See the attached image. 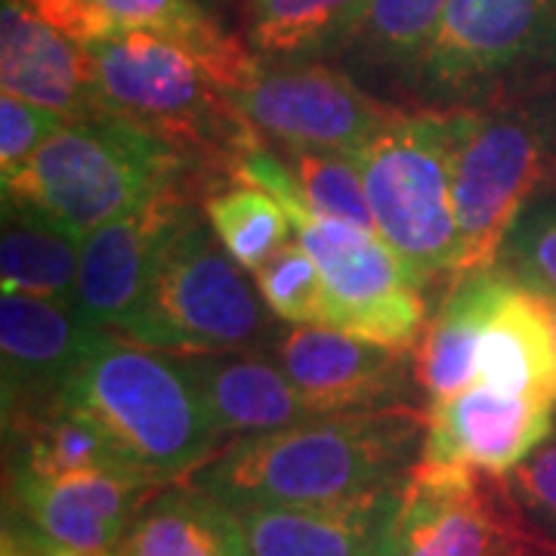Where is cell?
<instances>
[{"label": "cell", "mask_w": 556, "mask_h": 556, "mask_svg": "<svg viewBox=\"0 0 556 556\" xmlns=\"http://www.w3.org/2000/svg\"><path fill=\"white\" fill-rule=\"evenodd\" d=\"M424 437L427 408L415 405L313 417L229 439L186 482L232 510L338 504L402 485Z\"/></svg>", "instance_id": "6da1fadb"}, {"label": "cell", "mask_w": 556, "mask_h": 556, "mask_svg": "<svg viewBox=\"0 0 556 556\" xmlns=\"http://www.w3.org/2000/svg\"><path fill=\"white\" fill-rule=\"evenodd\" d=\"M192 182L207 195L226 179L211 177L174 142L124 115L65 121L16 177L3 179V201H20L84 244L100 226Z\"/></svg>", "instance_id": "7a4b0ae2"}, {"label": "cell", "mask_w": 556, "mask_h": 556, "mask_svg": "<svg viewBox=\"0 0 556 556\" xmlns=\"http://www.w3.org/2000/svg\"><path fill=\"white\" fill-rule=\"evenodd\" d=\"M124 460L155 485H177L223 448L214 420L174 353L100 331L62 390Z\"/></svg>", "instance_id": "3957f363"}, {"label": "cell", "mask_w": 556, "mask_h": 556, "mask_svg": "<svg viewBox=\"0 0 556 556\" xmlns=\"http://www.w3.org/2000/svg\"><path fill=\"white\" fill-rule=\"evenodd\" d=\"M232 177L269 192L285 207L294 226V241L303 244L325 278V328L396 350H415L430 321L427 291L375 229L309 207L281 155L263 139L251 142L236 159Z\"/></svg>", "instance_id": "277c9868"}, {"label": "cell", "mask_w": 556, "mask_h": 556, "mask_svg": "<svg viewBox=\"0 0 556 556\" xmlns=\"http://www.w3.org/2000/svg\"><path fill=\"white\" fill-rule=\"evenodd\" d=\"M201 211L189 201L161 239L137 309L118 338L161 353H217L260 346L269 309Z\"/></svg>", "instance_id": "5b68a950"}, {"label": "cell", "mask_w": 556, "mask_h": 556, "mask_svg": "<svg viewBox=\"0 0 556 556\" xmlns=\"http://www.w3.org/2000/svg\"><path fill=\"white\" fill-rule=\"evenodd\" d=\"M457 109H402L353 155L378 236L424 291L439 278L457 276Z\"/></svg>", "instance_id": "8992f818"}, {"label": "cell", "mask_w": 556, "mask_h": 556, "mask_svg": "<svg viewBox=\"0 0 556 556\" xmlns=\"http://www.w3.org/2000/svg\"><path fill=\"white\" fill-rule=\"evenodd\" d=\"M457 276L495 266L535 195L556 186V97L519 93L457 109ZM455 276V278H457Z\"/></svg>", "instance_id": "52a82bcc"}, {"label": "cell", "mask_w": 556, "mask_h": 556, "mask_svg": "<svg viewBox=\"0 0 556 556\" xmlns=\"http://www.w3.org/2000/svg\"><path fill=\"white\" fill-rule=\"evenodd\" d=\"M84 47L109 112L155 130L211 177H232L236 159L260 139L199 53L177 40L127 31Z\"/></svg>", "instance_id": "ba28073f"}, {"label": "cell", "mask_w": 556, "mask_h": 556, "mask_svg": "<svg viewBox=\"0 0 556 556\" xmlns=\"http://www.w3.org/2000/svg\"><path fill=\"white\" fill-rule=\"evenodd\" d=\"M556 65V0H448L417 65L415 109H477L529 93Z\"/></svg>", "instance_id": "9c48e42d"}, {"label": "cell", "mask_w": 556, "mask_h": 556, "mask_svg": "<svg viewBox=\"0 0 556 556\" xmlns=\"http://www.w3.org/2000/svg\"><path fill=\"white\" fill-rule=\"evenodd\" d=\"M229 100L251 130L278 152L325 149L356 155L405 109L365 90L346 68L328 62L260 60Z\"/></svg>", "instance_id": "30bf717a"}, {"label": "cell", "mask_w": 556, "mask_h": 556, "mask_svg": "<svg viewBox=\"0 0 556 556\" xmlns=\"http://www.w3.org/2000/svg\"><path fill=\"white\" fill-rule=\"evenodd\" d=\"M263 350L318 417L412 405L415 350H396L318 325L273 328Z\"/></svg>", "instance_id": "8fae6325"}, {"label": "cell", "mask_w": 556, "mask_h": 556, "mask_svg": "<svg viewBox=\"0 0 556 556\" xmlns=\"http://www.w3.org/2000/svg\"><path fill=\"white\" fill-rule=\"evenodd\" d=\"M519 519L507 479L417 457L402 482L396 529L405 556H497Z\"/></svg>", "instance_id": "7c38bea8"}, {"label": "cell", "mask_w": 556, "mask_h": 556, "mask_svg": "<svg viewBox=\"0 0 556 556\" xmlns=\"http://www.w3.org/2000/svg\"><path fill=\"white\" fill-rule=\"evenodd\" d=\"M159 489L124 470L62 479L7 473V507L28 519L62 556H115L142 504Z\"/></svg>", "instance_id": "4fadbf2b"}, {"label": "cell", "mask_w": 556, "mask_h": 556, "mask_svg": "<svg viewBox=\"0 0 556 556\" xmlns=\"http://www.w3.org/2000/svg\"><path fill=\"white\" fill-rule=\"evenodd\" d=\"M554 433L556 408L477 383L427 405L420 457L507 479Z\"/></svg>", "instance_id": "5bb4252c"}, {"label": "cell", "mask_w": 556, "mask_h": 556, "mask_svg": "<svg viewBox=\"0 0 556 556\" xmlns=\"http://www.w3.org/2000/svg\"><path fill=\"white\" fill-rule=\"evenodd\" d=\"M72 300L3 291L0 300V371L3 420L60 405L62 390L97 340Z\"/></svg>", "instance_id": "9a60e30c"}, {"label": "cell", "mask_w": 556, "mask_h": 556, "mask_svg": "<svg viewBox=\"0 0 556 556\" xmlns=\"http://www.w3.org/2000/svg\"><path fill=\"white\" fill-rule=\"evenodd\" d=\"M189 201H204V192L192 182H179L84 239L72 303L90 328L109 334L124 328L142 298L167 226Z\"/></svg>", "instance_id": "2e32d148"}, {"label": "cell", "mask_w": 556, "mask_h": 556, "mask_svg": "<svg viewBox=\"0 0 556 556\" xmlns=\"http://www.w3.org/2000/svg\"><path fill=\"white\" fill-rule=\"evenodd\" d=\"M43 20L78 43L149 31L189 47L214 72L219 87L232 93L254 75L257 56L219 28L199 0H31Z\"/></svg>", "instance_id": "e0dca14e"}, {"label": "cell", "mask_w": 556, "mask_h": 556, "mask_svg": "<svg viewBox=\"0 0 556 556\" xmlns=\"http://www.w3.org/2000/svg\"><path fill=\"white\" fill-rule=\"evenodd\" d=\"M0 80L3 93L43 105L65 121L109 115L87 47L53 28L31 0H3Z\"/></svg>", "instance_id": "ac0fdd59"}, {"label": "cell", "mask_w": 556, "mask_h": 556, "mask_svg": "<svg viewBox=\"0 0 556 556\" xmlns=\"http://www.w3.org/2000/svg\"><path fill=\"white\" fill-rule=\"evenodd\" d=\"M174 356L195 383L223 445L229 439L273 433L318 417L276 358L260 346Z\"/></svg>", "instance_id": "d6986e66"}, {"label": "cell", "mask_w": 556, "mask_h": 556, "mask_svg": "<svg viewBox=\"0 0 556 556\" xmlns=\"http://www.w3.org/2000/svg\"><path fill=\"white\" fill-rule=\"evenodd\" d=\"M477 383L556 408L554 316L547 298L514 273L504 281L479 340Z\"/></svg>", "instance_id": "ffe728a7"}, {"label": "cell", "mask_w": 556, "mask_h": 556, "mask_svg": "<svg viewBox=\"0 0 556 556\" xmlns=\"http://www.w3.org/2000/svg\"><path fill=\"white\" fill-rule=\"evenodd\" d=\"M402 485L313 507L236 510L251 556H362L399 510Z\"/></svg>", "instance_id": "44dd1931"}, {"label": "cell", "mask_w": 556, "mask_h": 556, "mask_svg": "<svg viewBox=\"0 0 556 556\" xmlns=\"http://www.w3.org/2000/svg\"><path fill=\"white\" fill-rule=\"evenodd\" d=\"M510 273L495 263L448 281L415 346L417 390L427 405L477 383V353L485 321Z\"/></svg>", "instance_id": "7402d4cb"}, {"label": "cell", "mask_w": 556, "mask_h": 556, "mask_svg": "<svg viewBox=\"0 0 556 556\" xmlns=\"http://www.w3.org/2000/svg\"><path fill=\"white\" fill-rule=\"evenodd\" d=\"M371 0H241V40L263 62H325L356 40Z\"/></svg>", "instance_id": "603a6c76"}, {"label": "cell", "mask_w": 556, "mask_h": 556, "mask_svg": "<svg viewBox=\"0 0 556 556\" xmlns=\"http://www.w3.org/2000/svg\"><path fill=\"white\" fill-rule=\"evenodd\" d=\"M115 556H251V551L232 507L177 482L142 504Z\"/></svg>", "instance_id": "cb8c5ba5"}, {"label": "cell", "mask_w": 556, "mask_h": 556, "mask_svg": "<svg viewBox=\"0 0 556 556\" xmlns=\"http://www.w3.org/2000/svg\"><path fill=\"white\" fill-rule=\"evenodd\" d=\"M3 433L10 445L7 473L40 479H62L75 473H93V470L137 473L115 448V442L90 417L72 412L62 402L35 415L7 417Z\"/></svg>", "instance_id": "d4e9b609"}, {"label": "cell", "mask_w": 556, "mask_h": 556, "mask_svg": "<svg viewBox=\"0 0 556 556\" xmlns=\"http://www.w3.org/2000/svg\"><path fill=\"white\" fill-rule=\"evenodd\" d=\"M448 0H371L356 40L343 53L350 75L387 90H412V80L437 35Z\"/></svg>", "instance_id": "484cf974"}, {"label": "cell", "mask_w": 556, "mask_h": 556, "mask_svg": "<svg viewBox=\"0 0 556 556\" xmlns=\"http://www.w3.org/2000/svg\"><path fill=\"white\" fill-rule=\"evenodd\" d=\"M80 241L20 201H3L0 281L3 291L75 300Z\"/></svg>", "instance_id": "4316f807"}, {"label": "cell", "mask_w": 556, "mask_h": 556, "mask_svg": "<svg viewBox=\"0 0 556 556\" xmlns=\"http://www.w3.org/2000/svg\"><path fill=\"white\" fill-rule=\"evenodd\" d=\"M201 211L223 248L251 276L294 239V226L285 207L269 192L236 177L211 189L201 201Z\"/></svg>", "instance_id": "83f0119b"}, {"label": "cell", "mask_w": 556, "mask_h": 556, "mask_svg": "<svg viewBox=\"0 0 556 556\" xmlns=\"http://www.w3.org/2000/svg\"><path fill=\"white\" fill-rule=\"evenodd\" d=\"M278 155L291 170L300 195L306 199L309 207H316L318 214L350 219L356 226L375 229L371 204L365 195V179H362V170L353 155L325 152V149H285Z\"/></svg>", "instance_id": "f1b7e54d"}, {"label": "cell", "mask_w": 556, "mask_h": 556, "mask_svg": "<svg viewBox=\"0 0 556 556\" xmlns=\"http://www.w3.org/2000/svg\"><path fill=\"white\" fill-rule=\"evenodd\" d=\"M260 298L266 309L285 325H318L328 321V291L313 257L303 244L291 239L278 254L266 260L254 273Z\"/></svg>", "instance_id": "f546056e"}, {"label": "cell", "mask_w": 556, "mask_h": 556, "mask_svg": "<svg viewBox=\"0 0 556 556\" xmlns=\"http://www.w3.org/2000/svg\"><path fill=\"white\" fill-rule=\"evenodd\" d=\"M504 269L544 298H556V204L529 207L504 241Z\"/></svg>", "instance_id": "4dcf8cb0"}, {"label": "cell", "mask_w": 556, "mask_h": 556, "mask_svg": "<svg viewBox=\"0 0 556 556\" xmlns=\"http://www.w3.org/2000/svg\"><path fill=\"white\" fill-rule=\"evenodd\" d=\"M65 118L35 102L3 93L0 97V182L16 177Z\"/></svg>", "instance_id": "1f68e13d"}, {"label": "cell", "mask_w": 556, "mask_h": 556, "mask_svg": "<svg viewBox=\"0 0 556 556\" xmlns=\"http://www.w3.org/2000/svg\"><path fill=\"white\" fill-rule=\"evenodd\" d=\"M507 489L529 526L556 541V433L507 477Z\"/></svg>", "instance_id": "d6a6232c"}, {"label": "cell", "mask_w": 556, "mask_h": 556, "mask_svg": "<svg viewBox=\"0 0 556 556\" xmlns=\"http://www.w3.org/2000/svg\"><path fill=\"white\" fill-rule=\"evenodd\" d=\"M0 556H62L38 529L22 519L16 510L7 507L3 514V538H0Z\"/></svg>", "instance_id": "836d02e7"}, {"label": "cell", "mask_w": 556, "mask_h": 556, "mask_svg": "<svg viewBox=\"0 0 556 556\" xmlns=\"http://www.w3.org/2000/svg\"><path fill=\"white\" fill-rule=\"evenodd\" d=\"M497 556H556V541L541 535L535 526H529V519L522 517Z\"/></svg>", "instance_id": "e575fe53"}, {"label": "cell", "mask_w": 556, "mask_h": 556, "mask_svg": "<svg viewBox=\"0 0 556 556\" xmlns=\"http://www.w3.org/2000/svg\"><path fill=\"white\" fill-rule=\"evenodd\" d=\"M396 517H399V510L393 514V517L387 519V526H383V529L378 532V538L365 547V554L362 556H405L402 554V541H399Z\"/></svg>", "instance_id": "d590c367"}, {"label": "cell", "mask_w": 556, "mask_h": 556, "mask_svg": "<svg viewBox=\"0 0 556 556\" xmlns=\"http://www.w3.org/2000/svg\"><path fill=\"white\" fill-rule=\"evenodd\" d=\"M547 306H551V316H554V331H556V298H547Z\"/></svg>", "instance_id": "8d00e7d4"}, {"label": "cell", "mask_w": 556, "mask_h": 556, "mask_svg": "<svg viewBox=\"0 0 556 556\" xmlns=\"http://www.w3.org/2000/svg\"><path fill=\"white\" fill-rule=\"evenodd\" d=\"M204 3H219V0H204Z\"/></svg>", "instance_id": "74e56055"}]
</instances>
